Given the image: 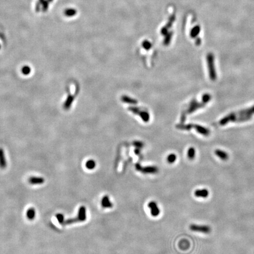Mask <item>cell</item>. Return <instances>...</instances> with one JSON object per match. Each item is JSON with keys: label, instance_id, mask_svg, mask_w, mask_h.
Instances as JSON below:
<instances>
[{"label": "cell", "instance_id": "1", "mask_svg": "<svg viewBox=\"0 0 254 254\" xmlns=\"http://www.w3.org/2000/svg\"><path fill=\"white\" fill-rule=\"evenodd\" d=\"M189 229L194 232H200L202 234H210L211 232V228L210 226L206 225H197L191 224L189 226Z\"/></svg>", "mask_w": 254, "mask_h": 254}, {"label": "cell", "instance_id": "2", "mask_svg": "<svg viewBox=\"0 0 254 254\" xmlns=\"http://www.w3.org/2000/svg\"><path fill=\"white\" fill-rule=\"evenodd\" d=\"M135 168L137 171H139L144 174H155L158 172V168L155 166L142 167L139 164H137L135 165Z\"/></svg>", "mask_w": 254, "mask_h": 254}, {"label": "cell", "instance_id": "3", "mask_svg": "<svg viewBox=\"0 0 254 254\" xmlns=\"http://www.w3.org/2000/svg\"><path fill=\"white\" fill-rule=\"evenodd\" d=\"M148 208L151 211V214L153 216H157L160 214V210L158 208V206L156 202L155 201H151L149 202L148 205Z\"/></svg>", "mask_w": 254, "mask_h": 254}, {"label": "cell", "instance_id": "4", "mask_svg": "<svg viewBox=\"0 0 254 254\" xmlns=\"http://www.w3.org/2000/svg\"><path fill=\"white\" fill-rule=\"evenodd\" d=\"M77 218L79 222H83L87 219V211L86 208L84 206H81L79 208Z\"/></svg>", "mask_w": 254, "mask_h": 254}, {"label": "cell", "instance_id": "5", "mask_svg": "<svg viewBox=\"0 0 254 254\" xmlns=\"http://www.w3.org/2000/svg\"><path fill=\"white\" fill-rule=\"evenodd\" d=\"M209 191L205 188L197 189L194 192V195L196 197L201 198H206L209 196Z\"/></svg>", "mask_w": 254, "mask_h": 254}, {"label": "cell", "instance_id": "6", "mask_svg": "<svg viewBox=\"0 0 254 254\" xmlns=\"http://www.w3.org/2000/svg\"><path fill=\"white\" fill-rule=\"evenodd\" d=\"M101 205L103 208H111L113 204L110 201V197L108 195L103 196L101 200Z\"/></svg>", "mask_w": 254, "mask_h": 254}, {"label": "cell", "instance_id": "7", "mask_svg": "<svg viewBox=\"0 0 254 254\" xmlns=\"http://www.w3.org/2000/svg\"><path fill=\"white\" fill-rule=\"evenodd\" d=\"M28 181L31 184L33 185H40L44 182L45 180L44 178L40 177H31L28 179Z\"/></svg>", "mask_w": 254, "mask_h": 254}, {"label": "cell", "instance_id": "8", "mask_svg": "<svg viewBox=\"0 0 254 254\" xmlns=\"http://www.w3.org/2000/svg\"><path fill=\"white\" fill-rule=\"evenodd\" d=\"M7 167V161L4 153L2 148H0V168L3 169Z\"/></svg>", "mask_w": 254, "mask_h": 254}, {"label": "cell", "instance_id": "9", "mask_svg": "<svg viewBox=\"0 0 254 254\" xmlns=\"http://www.w3.org/2000/svg\"><path fill=\"white\" fill-rule=\"evenodd\" d=\"M215 154L217 157H218L219 158L224 161H225L228 158V154L226 152L222 151V150H219V149L215 150Z\"/></svg>", "mask_w": 254, "mask_h": 254}, {"label": "cell", "instance_id": "10", "mask_svg": "<svg viewBox=\"0 0 254 254\" xmlns=\"http://www.w3.org/2000/svg\"><path fill=\"white\" fill-rule=\"evenodd\" d=\"M36 210L34 208H30L27 211L26 213L27 218L29 219V220H33L36 217Z\"/></svg>", "mask_w": 254, "mask_h": 254}, {"label": "cell", "instance_id": "11", "mask_svg": "<svg viewBox=\"0 0 254 254\" xmlns=\"http://www.w3.org/2000/svg\"><path fill=\"white\" fill-rule=\"evenodd\" d=\"M179 246L181 249L186 250L189 247V243L186 239H183L179 242Z\"/></svg>", "mask_w": 254, "mask_h": 254}, {"label": "cell", "instance_id": "12", "mask_svg": "<svg viewBox=\"0 0 254 254\" xmlns=\"http://www.w3.org/2000/svg\"><path fill=\"white\" fill-rule=\"evenodd\" d=\"M85 166H86V168H88V169H90V170L93 169L96 167L95 161H94L93 159H89L86 163Z\"/></svg>", "mask_w": 254, "mask_h": 254}, {"label": "cell", "instance_id": "13", "mask_svg": "<svg viewBox=\"0 0 254 254\" xmlns=\"http://www.w3.org/2000/svg\"><path fill=\"white\" fill-rule=\"evenodd\" d=\"M187 155H188V157L190 159H194V158H195V149L193 148H189V149H188V151Z\"/></svg>", "mask_w": 254, "mask_h": 254}, {"label": "cell", "instance_id": "14", "mask_svg": "<svg viewBox=\"0 0 254 254\" xmlns=\"http://www.w3.org/2000/svg\"><path fill=\"white\" fill-rule=\"evenodd\" d=\"M177 159V156L174 154H171L169 155L167 157V161L169 163H174Z\"/></svg>", "mask_w": 254, "mask_h": 254}, {"label": "cell", "instance_id": "15", "mask_svg": "<svg viewBox=\"0 0 254 254\" xmlns=\"http://www.w3.org/2000/svg\"><path fill=\"white\" fill-rule=\"evenodd\" d=\"M56 218L58 219V221L59 222V223L61 224H63V223L64 222V215L62 214H58L56 215Z\"/></svg>", "mask_w": 254, "mask_h": 254}, {"label": "cell", "instance_id": "16", "mask_svg": "<svg viewBox=\"0 0 254 254\" xmlns=\"http://www.w3.org/2000/svg\"><path fill=\"white\" fill-rule=\"evenodd\" d=\"M30 69L29 67H26L24 68H23L22 73H24V74H28V73H30Z\"/></svg>", "mask_w": 254, "mask_h": 254}]
</instances>
